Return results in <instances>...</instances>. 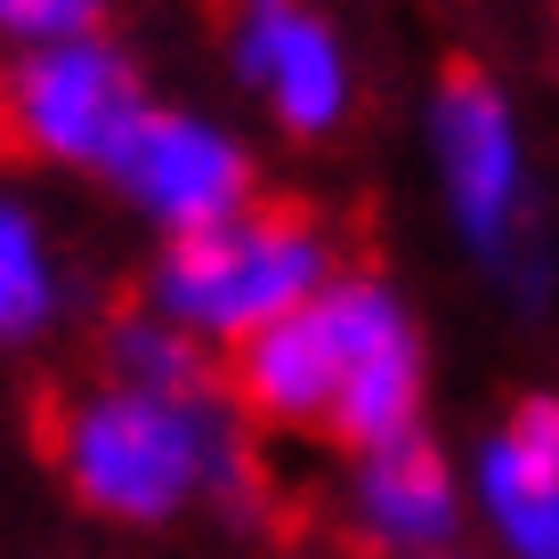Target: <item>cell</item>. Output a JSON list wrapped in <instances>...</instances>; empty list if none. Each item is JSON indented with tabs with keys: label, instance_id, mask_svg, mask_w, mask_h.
<instances>
[{
	"label": "cell",
	"instance_id": "6da1fadb",
	"mask_svg": "<svg viewBox=\"0 0 559 559\" xmlns=\"http://www.w3.org/2000/svg\"><path fill=\"white\" fill-rule=\"evenodd\" d=\"M57 471L90 511L154 527L211 495L236 454L203 397H146V390H90L57 414Z\"/></svg>",
	"mask_w": 559,
	"mask_h": 559
},
{
	"label": "cell",
	"instance_id": "7a4b0ae2",
	"mask_svg": "<svg viewBox=\"0 0 559 559\" xmlns=\"http://www.w3.org/2000/svg\"><path fill=\"white\" fill-rule=\"evenodd\" d=\"M333 284V243L317 219L284 203H252L243 219L211 227V236H179L154 260V317L179 324L187 341H243L276 333L284 317L317 308V293Z\"/></svg>",
	"mask_w": 559,
	"mask_h": 559
},
{
	"label": "cell",
	"instance_id": "3957f363",
	"mask_svg": "<svg viewBox=\"0 0 559 559\" xmlns=\"http://www.w3.org/2000/svg\"><path fill=\"white\" fill-rule=\"evenodd\" d=\"M146 90L106 41H57L25 49V66H9L0 82V130L16 154L33 163H66V170H122L130 139L146 122Z\"/></svg>",
	"mask_w": 559,
	"mask_h": 559
},
{
	"label": "cell",
	"instance_id": "277c9868",
	"mask_svg": "<svg viewBox=\"0 0 559 559\" xmlns=\"http://www.w3.org/2000/svg\"><path fill=\"white\" fill-rule=\"evenodd\" d=\"M317 324L333 341V438H349L357 454L421 438V341L390 284L333 276Z\"/></svg>",
	"mask_w": 559,
	"mask_h": 559
},
{
	"label": "cell",
	"instance_id": "5b68a950",
	"mask_svg": "<svg viewBox=\"0 0 559 559\" xmlns=\"http://www.w3.org/2000/svg\"><path fill=\"white\" fill-rule=\"evenodd\" d=\"M114 179H122V195L139 203L154 227H170V243L243 219L252 195H260L252 154L227 139V130L195 122V114H146Z\"/></svg>",
	"mask_w": 559,
	"mask_h": 559
},
{
	"label": "cell",
	"instance_id": "8992f818",
	"mask_svg": "<svg viewBox=\"0 0 559 559\" xmlns=\"http://www.w3.org/2000/svg\"><path fill=\"white\" fill-rule=\"evenodd\" d=\"M438 170H447V195L471 227V243L503 252L519 219V130L503 90L471 66H454L438 82Z\"/></svg>",
	"mask_w": 559,
	"mask_h": 559
},
{
	"label": "cell",
	"instance_id": "52a82bcc",
	"mask_svg": "<svg viewBox=\"0 0 559 559\" xmlns=\"http://www.w3.org/2000/svg\"><path fill=\"white\" fill-rule=\"evenodd\" d=\"M236 57L252 73V90L276 106L284 130L317 139L349 114V57H341L333 25L300 0H243L236 9Z\"/></svg>",
	"mask_w": 559,
	"mask_h": 559
},
{
	"label": "cell",
	"instance_id": "ba28073f",
	"mask_svg": "<svg viewBox=\"0 0 559 559\" xmlns=\"http://www.w3.org/2000/svg\"><path fill=\"white\" fill-rule=\"evenodd\" d=\"M495 535L511 559H559V397H527L478 462Z\"/></svg>",
	"mask_w": 559,
	"mask_h": 559
},
{
	"label": "cell",
	"instance_id": "9c48e42d",
	"mask_svg": "<svg viewBox=\"0 0 559 559\" xmlns=\"http://www.w3.org/2000/svg\"><path fill=\"white\" fill-rule=\"evenodd\" d=\"M357 519L373 544L438 559V544L454 535V471L430 438H397V447L357 454Z\"/></svg>",
	"mask_w": 559,
	"mask_h": 559
},
{
	"label": "cell",
	"instance_id": "30bf717a",
	"mask_svg": "<svg viewBox=\"0 0 559 559\" xmlns=\"http://www.w3.org/2000/svg\"><path fill=\"white\" fill-rule=\"evenodd\" d=\"M236 397L260 421H284V430H317V421L333 430V341H324L317 308H300L276 333L243 341L236 349Z\"/></svg>",
	"mask_w": 559,
	"mask_h": 559
},
{
	"label": "cell",
	"instance_id": "8fae6325",
	"mask_svg": "<svg viewBox=\"0 0 559 559\" xmlns=\"http://www.w3.org/2000/svg\"><path fill=\"white\" fill-rule=\"evenodd\" d=\"M114 390H146V397H203V349L179 333V324H163V317H146V324H122L114 333Z\"/></svg>",
	"mask_w": 559,
	"mask_h": 559
},
{
	"label": "cell",
	"instance_id": "7c38bea8",
	"mask_svg": "<svg viewBox=\"0 0 559 559\" xmlns=\"http://www.w3.org/2000/svg\"><path fill=\"white\" fill-rule=\"evenodd\" d=\"M57 284H49V252L41 236H33V219L16 203H0V333H33V324L49 317Z\"/></svg>",
	"mask_w": 559,
	"mask_h": 559
},
{
	"label": "cell",
	"instance_id": "4fadbf2b",
	"mask_svg": "<svg viewBox=\"0 0 559 559\" xmlns=\"http://www.w3.org/2000/svg\"><path fill=\"white\" fill-rule=\"evenodd\" d=\"M98 9L106 0H0V33H16L25 49L98 41Z\"/></svg>",
	"mask_w": 559,
	"mask_h": 559
}]
</instances>
